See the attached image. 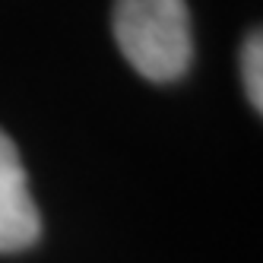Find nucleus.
I'll list each match as a JSON object with an SVG mask.
<instances>
[{"label": "nucleus", "mask_w": 263, "mask_h": 263, "mask_svg": "<svg viewBox=\"0 0 263 263\" xmlns=\"http://www.w3.org/2000/svg\"><path fill=\"white\" fill-rule=\"evenodd\" d=\"M115 39L140 77L172 83L194 61V35L184 0H118Z\"/></svg>", "instance_id": "nucleus-1"}, {"label": "nucleus", "mask_w": 263, "mask_h": 263, "mask_svg": "<svg viewBox=\"0 0 263 263\" xmlns=\"http://www.w3.org/2000/svg\"><path fill=\"white\" fill-rule=\"evenodd\" d=\"M42 219L32 203L23 159L13 140L0 130V254L23 251L39 241Z\"/></svg>", "instance_id": "nucleus-2"}, {"label": "nucleus", "mask_w": 263, "mask_h": 263, "mask_svg": "<svg viewBox=\"0 0 263 263\" xmlns=\"http://www.w3.org/2000/svg\"><path fill=\"white\" fill-rule=\"evenodd\" d=\"M263 42H260V32L248 35L244 42V54H241V73H244V89H248V99L251 105L260 111L263 108Z\"/></svg>", "instance_id": "nucleus-3"}]
</instances>
